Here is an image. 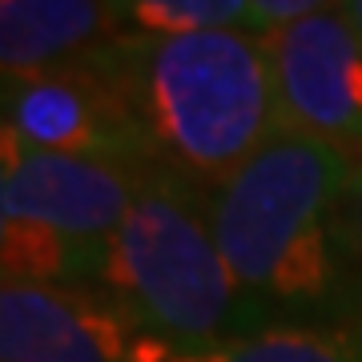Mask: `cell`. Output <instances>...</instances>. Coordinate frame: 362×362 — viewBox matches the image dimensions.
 <instances>
[{
    "label": "cell",
    "mask_w": 362,
    "mask_h": 362,
    "mask_svg": "<svg viewBox=\"0 0 362 362\" xmlns=\"http://www.w3.org/2000/svg\"><path fill=\"white\" fill-rule=\"evenodd\" d=\"M358 157L278 133L209 194L221 258L270 322H322L362 310V262L346 194Z\"/></svg>",
    "instance_id": "6da1fadb"
},
{
    "label": "cell",
    "mask_w": 362,
    "mask_h": 362,
    "mask_svg": "<svg viewBox=\"0 0 362 362\" xmlns=\"http://www.w3.org/2000/svg\"><path fill=\"white\" fill-rule=\"evenodd\" d=\"M101 57L149 165L202 194L282 133L274 61L258 33L117 37Z\"/></svg>",
    "instance_id": "7a4b0ae2"
},
{
    "label": "cell",
    "mask_w": 362,
    "mask_h": 362,
    "mask_svg": "<svg viewBox=\"0 0 362 362\" xmlns=\"http://www.w3.org/2000/svg\"><path fill=\"white\" fill-rule=\"evenodd\" d=\"M177 354L274 326L230 274L209 226V194L173 173H149L117 230L101 282Z\"/></svg>",
    "instance_id": "3957f363"
},
{
    "label": "cell",
    "mask_w": 362,
    "mask_h": 362,
    "mask_svg": "<svg viewBox=\"0 0 362 362\" xmlns=\"http://www.w3.org/2000/svg\"><path fill=\"white\" fill-rule=\"evenodd\" d=\"M0 266L4 282L97 286L117 230L153 169L109 157L45 153L0 141Z\"/></svg>",
    "instance_id": "277c9868"
},
{
    "label": "cell",
    "mask_w": 362,
    "mask_h": 362,
    "mask_svg": "<svg viewBox=\"0 0 362 362\" xmlns=\"http://www.w3.org/2000/svg\"><path fill=\"white\" fill-rule=\"evenodd\" d=\"M157 338L105 286L4 282L0 362H169Z\"/></svg>",
    "instance_id": "5b68a950"
},
{
    "label": "cell",
    "mask_w": 362,
    "mask_h": 362,
    "mask_svg": "<svg viewBox=\"0 0 362 362\" xmlns=\"http://www.w3.org/2000/svg\"><path fill=\"white\" fill-rule=\"evenodd\" d=\"M282 133L362 157V33L334 4L266 33Z\"/></svg>",
    "instance_id": "8992f818"
},
{
    "label": "cell",
    "mask_w": 362,
    "mask_h": 362,
    "mask_svg": "<svg viewBox=\"0 0 362 362\" xmlns=\"http://www.w3.org/2000/svg\"><path fill=\"white\" fill-rule=\"evenodd\" d=\"M4 133L45 153L109 157L153 169L101 49L77 65L4 81Z\"/></svg>",
    "instance_id": "52a82bcc"
},
{
    "label": "cell",
    "mask_w": 362,
    "mask_h": 362,
    "mask_svg": "<svg viewBox=\"0 0 362 362\" xmlns=\"http://www.w3.org/2000/svg\"><path fill=\"white\" fill-rule=\"evenodd\" d=\"M117 37L109 0H0L4 81L77 65Z\"/></svg>",
    "instance_id": "ba28073f"
},
{
    "label": "cell",
    "mask_w": 362,
    "mask_h": 362,
    "mask_svg": "<svg viewBox=\"0 0 362 362\" xmlns=\"http://www.w3.org/2000/svg\"><path fill=\"white\" fill-rule=\"evenodd\" d=\"M169 362H362V310L322 322H274L221 346L173 354Z\"/></svg>",
    "instance_id": "9c48e42d"
},
{
    "label": "cell",
    "mask_w": 362,
    "mask_h": 362,
    "mask_svg": "<svg viewBox=\"0 0 362 362\" xmlns=\"http://www.w3.org/2000/svg\"><path fill=\"white\" fill-rule=\"evenodd\" d=\"M121 37H189V33H258L250 0H109Z\"/></svg>",
    "instance_id": "30bf717a"
},
{
    "label": "cell",
    "mask_w": 362,
    "mask_h": 362,
    "mask_svg": "<svg viewBox=\"0 0 362 362\" xmlns=\"http://www.w3.org/2000/svg\"><path fill=\"white\" fill-rule=\"evenodd\" d=\"M250 4H254L262 33H274V28L294 25V21H302L310 13H322V8H330L338 0H250Z\"/></svg>",
    "instance_id": "8fae6325"
},
{
    "label": "cell",
    "mask_w": 362,
    "mask_h": 362,
    "mask_svg": "<svg viewBox=\"0 0 362 362\" xmlns=\"http://www.w3.org/2000/svg\"><path fill=\"white\" fill-rule=\"evenodd\" d=\"M346 218H350V242H354V250H358V262H362V157L354 161V177H350Z\"/></svg>",
    "instance_id": "7c38bea8"
},
{
    "label": "cell",
    "mask_w": 362,
    "mask_h": 362,
    "mask_svg": "<svg viewBox=\"0 0 362 362\" xmlns=\"http://www.w3.org/2000/svg\"><path fill=\"white\" fill-rule=\"evenodd\" d=\"M334 8H338V13H342V16L350 21V25H354V28L362 33V0H338Z\"/></svg>",
    "instance_id": "4fadbf2b"
}]
</instances>
